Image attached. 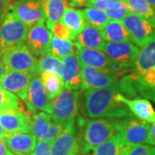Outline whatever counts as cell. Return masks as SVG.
Wrapping results in <instances>:
<instances>
[{"instance_id": "1", "label": "cell", "mask_w": 155, "mask_h": 155, "mask_svg": "<svg viewBox=\"0 0 155 155\" xmlns=\"http://www.w3.org/2000/svg\"><path fill=\"white\" fill-rule=\"evenodd\" d=\"M84 92V111L90 118L118 120L134 116L120 98L118 81L109 87L91 89Z\"/></svg>"}, {"instance_id": "2", "label": "cell", "mask_w": 155, "mask_h": 155, "mask_svg": "<svg viewBox=\"0 0 155 155\" xmlns=\"http://www.w3.org/2000/svg\"><path fill=\"white\" fill-rule=\"evenodd\" d=\"M79 143L80 154H86L98 145L117 133L116 122L104 118H91L81 121Z\"/></svg>"}, {"instance_id": "3", "label": "cell", "mask_w": 155, "mask_h": 155, "mask_svg": "<svg viewBox=\"0 0 155 155\" xmlns=\"http://www.w3.org/2000/svg\"><path fill=\"white\" fill-rule=\"evenodd\" d=\"M78 90L64 88L50 101L46 112L51 115L53 120L65 126L75 122L78 110Z\"/></svg>"}, {"instance_id": "4", "label": "cell", "mask_w": 155, "mask_h": 155, "mask_svg": "<svg viewBox=\"0 0 155 155\" xmlns=\"http://www.w3.org/2000/svg\"><path fill=\"white\" fill-rule=\"evenodd\" d=\"M1 59L8 70L25 72L32 76L40 74L36 57L24 42L4 51Z\"/></svg>"}, {"instance_id": "5", "label": "cell", "mask_w": 155, "mask_h": 155, "mask_svg": "<svg viewBox=\"0 0 155 155\" xmlns=\"http://www.w3.org/2000/svg\"><path fill=\"white\" fill-rule=\"evenodd\" d=\"M28 28L11 11H8L0 24V48L10 49L26 41Z\"/></svg>"}, {"instance_id": "6", "label": "cell", "mask_w": 155, "mask_h": 155, "mask_svg": "<svg viewBox=\"0 0 155 155\" xmlns=\"http://www.w3.org/2000/svg\"><path fill=\"white\" fill-rule=\"evenodd\" d=\"M113 121L116 122L117 133L127 147L146 143L151 123L141 121L134 116Z\"/></svg>"}, {"instance_id": "7", "label": "cell", "mask_w": 155, "mask_h": 155, "mask_svg": "<svg viewBox=\"0 0 155 155\" xmlns=\"http://www.w3.org/2000/svg\"><path fill=\"white\" fill-rule=\"evenodd\" d=\"M75 45V55L80 66H86L101 72L119 76L122 70L116 67L102 50L83 48Z\"/></svg>"}, {"instance_id": "8", "label": "cell", "mask_w": 155, "mask_h": 155, "mask_svg": "<svg viewBox=\"0 0 155 155\" xmlns=\"http://www.w3.org/2000/svg\"><path fill=\"white\" fill-rule=\"evenodd\" d=\"M131 36V41L137 47H142L155 39V21L136 16L129 12L122 21Z\"/></svg>"}, {"instance_id": "9", "label": "cell", "mask_w": 155, "mask_h": 155, "mask_svg": "<svg viewBox=\"0 0 155 155\" xmlns=\"http://www.w3.org/2000/svg\"><path fill=\"white\" fill-rule=\"evenodd\" d=\"M139 48L133 42H105L103 52L116 67L124 71L133 68L139 53Z\"/></svg>"}, {"instance_id": "10", "label": "cell", "mask_w": 155, "mask_h": 155, "mask_svg": "<svg viewBox=\"0 0 155 155\" xmlns=\"http://www.w3.org/2000/svg\"><path fill=\"white\" fill-rule=\"evenodd\" d=\"M11 11L28 28L45 22L42 0H16L11 6Z\"/></svg>"}, {"instance_id": "11", "label": "cell", "mask_w": 155, "mask_h": 155, "mask_svg": "<svg viewBox=\"0 0 155 155\" xmlns=\"http://www.w3.org/2000/svg\"><path fill=\"white\" fill-rule=\"evenodd\" d=\"M51 155H78L79 143L75 122L67 124L63 132L51 142Z\"/></svg>"}, {"instance_id": "12", "label": "cell", "mask_w": 155, "mask_h": 155, "mask_svg": "<svg viewBox=\"0 0 155 155\" xmlns=\"http://www.w3.org/2000/svg\"><path fill=\"white\" fill-rule=\"evenodd\" d=\"M53 35L45 22L38 23L28 28L26 45L35 57H41L49 52V43Z\"/></svg>"}, {"instance_id": "13", "label": "cell", "mask_w": 155, "mask_h": 155, "mask_svg": "<svg viewBox=\"0 0 155 155\" xmlns=\"http://www.w3.org/2000/svg\"><path fill=\"white\" fill-rule=\"evenodd\" d=\"M0 125L7 133H32L31 116L23 110L1 111Z\"/></svg>"}, {"instance_id": "14", "label": "cell", "mask_w": 155, "mask_h": 155, "mask_svg": "<svg viewBox=\"0 0 155 155\" xmlns=\"http://www.w3.org/2000/svg\"><path fill=\"white\" fill-rule=\"evenodd\" d=\"M81 90L84 91L91 89L109 87L117 83V76L101 72L86 66H80Z\"/></svg>"}, {"instance_id": "15", "label": "cell", "mask_w": 155, "mask_h": 155, "mask_svg": "<svg viewBox=\"0 0 155 155\" xmlns=\"http://www.w3.org/2000/svg\"><path fill=\"white\" fill-rule=\"evenodd\" d=\"M24 102L31 114L37 111L46 112L47 110L50 101L42 85L40 74L33 76L31 78L28 84L27 97Z\"/></svg>"}, {"instance_id": "16", "label": "cell", "mask_w": 155, "mask_h": 155, "mask_svg": "<svg viewBox=\"0 0 155 155\" xmlns=\"http://www.w3.org/2000/svg\"><path fill=\"white\" fill-rule=\"evenodd\" d=\"M32 77V75L25 72L8 70L0 80V85L7 91L25 101L28 94V84Z\"/></svg>"}, {"instance_id": "17", "label": "cell", "mask_w": 155, "mask_h": 155, "mask_svg": "<svg viewBox=\"0 0 155 155\" xmlns=\"http://www.w3.org/2000/svg\"><path fill=\"white\" fill-rule=\"evenodd\" d=\"M4 140L14 155H31L37 142L32 133H9Z\"/></svg>"}, {"instance_id": "18", "label": "cell", "mask_w": 155, "mask_h": 155, "mask_svg": "<svg viewBox=\"0 0 155 155\" xmlns=\"http://www.w3.org/2000/svg\"><path fill=\"white\" fill-rule=\"evenodd\" d=\"M120 98L136 118L149 123H153L155 122V110L148 99L142 97L129 99L121 93Z\"/></svg>"}, {"instance_id": "19", "label": "cell", "mask_w": 155, "mask_h": 155, "mask_svg": "<svg viewBox=\"0 0 155 155\" xmlns=\"http://www.w3.org/2000/svg\"><path fill=\"white\" fill-rule=\"evenodd\" d=\"M63 62V73L62 79L65 88L70 90L81 89V77H80V65L75 55H68L62 59Z\"/></svg>"}, {"instance_id": "20", "label": "cell", "mask_w": 155, "mask_h": 155, "mask_svg": "<svg viewBox=\"0 0 155 155\" xmlns=\"http://www.w3.org/2000/svg\"><path fill=\"white\" fill-rule=\"evenodd\" d=\"M105 42L103 35L101 33V30L89 25L87 23L74 40V44L79 45L83 48L102 51Z\"/></svg>"}, {"instance_id": "21", "label": "cell", "mask_w": 155, "mask_h": 155, "mask_svg": "<svg viewBox=\"0 0 155 155\" xmlns=\"http://www.w3.org/2000/svg\"><path fill=\"white\" fill-rule=\"evenodd\" d=\"M153 67H155V39L148 41L139 50L133 72L141 76Z\"/></svg>"}, {"instance_id": "22", "label": "cell", "mask_w": 155, "mask_h": 155, "mask_svg": "<svg viewBox=\"0 0 155 155\" xmlns=\"http://www.w3.org/2000/svg\"><path fill=\"white\" fill-rule=\"evenodd\" d=\"M60 22L71 32L72 41L75 40L76 36L86 24L82 10H78L70 6L66 8Z\"/></svg>"}, {"instance_id": "23", "label": "cell", "mask_w": 155, "mask_h": 155, "mask_svg": "<svg viewBox=\"0 0 155 155\" xmlns=\"http://www.w3.org/2000/svg\"><path fill=\"white\" fill-rule=\"evenodd\" d=\"M67 5L66 0H42L47 28L50 29L54 23L60 22Z\"/></svg>"}, {"instance_id": "24", "label": "cell", "mask_w": 155, "mask_h": 155, "mask_svg": "<svg viewBox=\"0 0 155 155\" xmlns=\"http://www.w3.org/2000/svg\"><path fill=\"white\" fill-rule=\"evenodd\" d=\"M101 33L106 42H132L131 36L122 22L109 21L101 30Z\"/></svg>"}, {"instance_id": "25", "label": "cell", "mask_w": 155, "mask_h": 155, "mask_svg": "<svg viewBox=\"0 0 155 155\" xmlns=\"http://www.w3.org/2000/svg\"><path fill=\"white\" fill-rule=\"evenodd\" d=\"M53 118L45 111H37L31 116V132L37 140H45Z\"/></svg>"}, {"instance_id": "26", "label": "cell", "mask_w": 155, "mask_h": 155, "mask_svg": "<svg viewBox=\"0 0 155 155\" xmlns=\"http://www.w3.org/2000/svg\"><path fill=\"white\" fill-rule=\"evenodd\" d=\"M40 77L49 101L54 99L65 88L62 78L54 72H41L40 74Z\"/></svg>"}, {"instance_id": "27", "label": "cell", "mask_w": 155, "mask_h": 155, "mask_svg": "<svg viewBox=\"0 0 155 155\" xmlns=\"http://www.w3.org/2000/svg\"><path fill=\"white\" fill-rule=\"evenodd\" d=\"M126 147L118 133H116L110 138L95 147L93 155H122Z\"/></svg>"}, {"instance_id": "28", "label": "cell", "mask_w": 155, "mask_h": 155, "mask_svg": "<svg viewBox=\"0 0 155 155\" xmlns=\"http://www.w3.org/2000/svg\"><path fill=\"white\" fill-rule=\"evenodd\" d=\"M75 53V45L71 40L61 39L52 36L49 43V52L53 55L60 59H63L68 55L73 54Z\"/></svg>"}, {"instance_id": "29", "label": "cell", "mask_w": 155, "mask_h": 155, "mask_svg": "<svg viewBox=\"0 0 155 155\" xmlns=\"http://www.w3.org/2000/svg\"><path fill=\"white\" fill-rule=\"evenodd\" d=\"M37 67L40 74L41 72H54L59 76H62L63 73V62L60 59L51 54H47L39 58L37 61Z\"/></svg>"}, {"instance_id": "30", "label": "cell", "mask_w": 155, "mask_h": 155, "mask_svg": "<svg viewBox=\"0 0 155 155\" xmlns=\"http://www.w3.org/2000/svg\"><path fill=\"white\" fill-rule=\"evenodd\" d=\"M84 20L87 24L102 30L109 22V18L105 12L92 7H85L82 10Z\"/></svg>"}, {"instance_id": "31", "label": "cell", "mask_w": 155, "mask_h": 155, "mask_svg": "<svg viewBox=\"0 0 155 155\" xmlns=\"http://www.w3.org/2000/svg\"><path fill=\"white\" fill-rule=\"evenodd\" d=\"M125 2L131 13L155 21V9L146 0H125Z\"/></svg>"}, {"instance_id": "32", "label": "cell", "mask_w": 155, "mask_h": 155, "mask_svg": "<svg viewBox=\"0 0 155 155\" xmlns=\"http://www.w3.org/2000/svg\"><path fill=\"white\" fill-rule=\"evenodd\" d=\"M22 110L19 97L0 85V112Z\"/></svg>"}, {"instance_id": "33", "label": "cell", "mask_w": 155, "mask_h": 155, "mask_svg": "<svg viewBox=\"0 0 155 155\" xmlns=\"http://www.w3.org/2000/svg\"><path fill=\"white\" fill-rule=\"evenodd\" d=\"M125 4V0H88L84 5L86 7L96 8L105 12L107 11L115 10Z\"/></svg>"}, {"instance_id": "34", "label": "cell", "mask_w": 155, "mask_h": 155, "mask_svg": "<svg viewBox=\"0 0 155 155\" xmlns=\"http://www.w3.org/2000/svg\"><path fill=\"white\" fill-rule=\"evenodd\" d=\"M122 155H155V146L148 144L127 146Z\"/></svg>"}, {"instance_id": "35", "label": "cell", "mask_w": 155, "mask_h": 155, "mask_svg": "<svg viewBox=\"0 0 155 155\" xmlns=\"http://www.w3.org/2000/svg\"><path fill=\"white\" fill-rule=\"evenodd\" d=\"M129 12L130 11H129V9L127 7V4H125L121 7L116 8L115 10L105 11V14L107 15V17H108L110 21L122 22Z\"/></svg>"}, {"instance_id": "36", "label": "cell", "mask_w": 155, "mask_h": 155, "mask_svg": "<svg viewBox=\"0 0 155 155\" xmlns=\"http://www.w3.org/2000/svg\"><path fill=\"white\" fill-rule=\"evenodd\" d=\"M52 35L58 38L67 39V40H72V34L67 29L64 25H62L61 22L54 23L49 29Z\"/></svg>"}, {"instance_id": "37", "label": "cell", "mask_w": 155, "mask_h": 155, "mask_svg": "<svg viewBox=\"0 0 155 155\" xmlns=\"http://www.w3.org/2000/svg\"><path fill=\"white\" fill-rule=\"evenodd\" d=\"M66 126L61 124L60 122H55L54 120H53V122L50 125L49 129H48V134L45 138V140H48V141H53L55 138H57L60 134H61L63 130L65 129Z\"/></svg>"}, {"instance_id": "38", "label": "cell", "mask_w": 155, "mask_h": 155, "mask_svg": "<svg viewBox=\"0 0 155 155\" xmlns=\"http://www.w3.org/2000/svg\"><path fill=\"white\" fill-rule=\"evenodd\" d=\"M140 80L145 85L155 92V67L151 68L140 76Z\"/></svg>"}, {"instance_id": "39", "label": "cell", "mask_w": 155, "mask_h": 155, "mask_svg": "<svg viewBox=\"0 0 155 155\" xmlns=\"http://www.w3.org/2000/svg\"><path fill=\"white\" fill-rule=\"evenodd\" d=\"M50 147H51V141L38 140L35 150L31 155H51Z\"/></svg>"}, {"instance_id": "40", "label": "cell", "mask_w": 155, "mask_h": 155, "mask_svg": "<svg viewBox=\"0 0 155 155\" xmlns=\"http://www.w3.org/2000/svg\"><path fill=\"white\" fill-rule=\"evenodd\" d=\"M9 5L10 3L7 0H0V24L3 22L7 11H9Z\"/></svg>"}, {"instance_id": "41", "label": "cell", "mask_w": 155, "mask_h": 155, "mask_svg": "<svg viewBox=\"0 0 155 155\" xmlns=\"http://www.w3.org/2000/svg\"><path fill=\"white\" fill-rule=\"evenodd\" d=\"M146 143L155 146V122L152 123L150 126L149 133L147 135V138L146 140Z\"/></svg>"}, {"instance_id": "42", "label": "cell", "mask_w": 155, "mask_h": 155, "mask_svg": "<svg viewBox=\"0 0 155 155\" xmlns=\"http://www.w3.org/2000/svg\"><path fill=\"white\" fill-rule=\"evenodd\" d=\"M67 2V5L70 7H81L85 5V3L88 0H66Z\"/></svg>"}, {"instance_id": "43", "label": "cell", "mask_w": 155, "mask_h": 155, "mask_svg": "<svg viewBox=\"0 0 155 155\" xmlns=\"http://www.w3.org/2000/svg\"><path fill=\"white\" fill-rule=\"evenodd\" d=\"M9 152V149L6 146L5 140L0 138V155H6Z\"/></svg>"}, {"instance_id": "44", "label": "cell", "mask_w": 155, "mask_h": 155, "mask_svg": "<svg viewBox=\"0 0 155 155\" xmlns=\"http://www.w3.org/2000/svg\"><path fill=\"white\" fill-rule=\"evenodd\" d=\"M8 71L5 64L4 63V61H2V59L0 58V80L2 79V78L4 77V75L5 74L6 72Z\"/></svg>"}, {"instance_id": "45", "label": "cell", "mask_w": 155, "mask_h": 155, "mask_svg": "<svg viewBox=\"0 0 155 155\" xmlns=\"http://www.w3.org/2000/svg\"><path fill=\"white\" fill-rule=\"evenodd\" d=\"M8 134L9 133H7L5 130L2 127V126L0 125V138L5 139L8 135Z\"/></svg>"}, {"instance_id": "46", "label": "cell", "mask_w": 155, "mask_h": 155, "mask_svg": "<svg viewBox=\"0 0 155 155\" xmlns=\"http://www.w3.org/2000/svg\"><path fill=\"white\" fill-rule=\"evenodd\" d=\"M146 1L150 5L153 6L155 9V0H146Z\"/></svg>"}, {"instance_id": "47", "label": "cell", "mask_w": 155, "mask_h": 155, "mask_svg": "<svg viewBox=\"0 0 155 155\" xmlns=\"http://www.w3.org/2000/svg\"><path fill=\"white\" fill-rule=\"evenodd\" d=\"M6 155H14L13 154V153H11V151H10V150H9V152H8V153H7V154Z\"/></svg>"}, {"instance_id": "48", "label": "cell", "mask_w": 155, "mask_h": 155, "mask_svg": "<svg viewBox=\"0 0 155 155\" xmlns=\"http://www.w3.org/2000/svg\"><path fill=\"white\" fill-rule=\"evenodd\" d=\"M2 54H3V51L0 48V58H1V56H2Z\"/></svg>"}, {"instance_id": "49", "label": "cell", "mask_w": 155, "mask_h": 155, "mask_svg": "<svg viewBox=\"0 0 155 155\" xmlns=\"http://www.w3.org/2000/svg\"><path fill=\"white\" fill-rule=\"evenodd\" d=\"M7 1H8L9 3H11V1H12V0H7Z\"/></svg>"}, {"instance_id": "50", "label": "cell", "mask_w": 155, "mask_h": 155, "mask_svg": "<svg viewBox=\"0 0 155 155\" xmlns=\"http://www.w3.org/2000/svg\"><path fill=\"white\" fill-rule=\"evenodd\" d=\"M80 155H85V154H80Z\"/></svg>"}, {"instance_id": "51", "label": "cell", "mask_w": 155, "mask_h": 155, "mask_svg": "<svg viewBox=\"0 0 155 155\" xmlns=\"http://www.w3.org/2000/svg\"></svg>"}]
</instances>
